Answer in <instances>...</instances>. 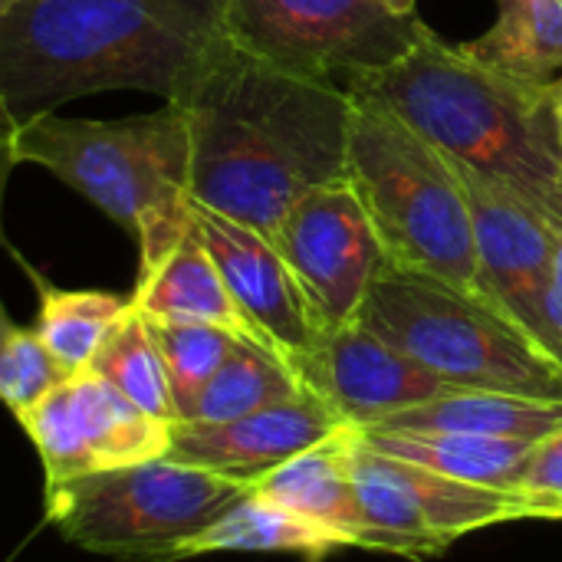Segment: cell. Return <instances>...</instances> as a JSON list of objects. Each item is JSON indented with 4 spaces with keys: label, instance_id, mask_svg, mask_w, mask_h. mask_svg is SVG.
Listing matches in <instances>:
<instances>
[{
    "label": "cell",
    "instance_id": "6da1fadb",
    "mask_svg": "<svg viewBox=\"0 0 562 562\" xmlns=\"http://www.w3.org/2000/svg\"><path fill=\"white\" fill-rule=\"evenodd\" d=\"M175 105L191 132V198L267 240L303 194L349 175V89L234 40Z\"/></svg>",
    "mask_w": 562,
    "mask_h": 562
},
{
    "label": "cell",
    "instance_id": "7a4b0ae2",
    "mask_svg": "<svg viewBox=\"0 0 562 562\" xmlns=\"http://www.w3.org/2000/svg\"><path fill=\"white\" fill-rule=\"evenodd\" d=\"M227 40V0H3L0 95L20 125L105 89L181 102Z\"/></svg>",
    "mask_w": 562,
    "mask_h": 562
},
{
    "label": "cell",
    "instance_id": "3957f363",
    "mask_svg": "<svg viewBox=\"0 0 562 562\" xmlns=\"http://www.w3.org/2000/svg\"><path fill=\"white\" fill-rule=\"evenodd\" d=\"M382 99L438 151L517 194L562 234V122L557 89L501 72L428 33L398 63L349 86Z\"/></svg>",
    "mask_w": 562,
    "mask_h": 562
},
{
    "label": "cell",
    "instance_id": "277c9868",
    "mask_svg": "<svg viewBox=\"0 0 562 562\" xmlns=\"http://www.w3.org/2000/svg\"><path fill=\"white\" fill-rule=\"evenodd\" d=\"M20 161L40 165L89 198L138 240L145 280L191 231V132L181 105L128 119H63L20 125Z\"/></svg>",
    "mask_w": 562,
    "mask_h": 562
},
{
    "label": "cell",
    "instance_id": "5b68a950",
    "mask_svg": "<svg viewBox=\"0 0 562 562\" xmlns=\"http://www.w3.org/2000/svg\"><path fill=\"white\" fill-rule=\"evenodd\" d=\"M349 95V181L389 263L494 306L481 280L471 204L451 158L382 99Z\"/></svg>",
    "mask_w": 562,
    "mask_h": 562
},
{
    "label": "cell",
    "instance_id": "8992f818",
    "mask_svg": "<svg viewBox=\"0 0 562 562\" xmlns=\"http://www.w3.org/2000/svg\"><path fill=\"white\" fill-rule=\"evenodd\" d=\"M359 326L454 389L562 402V366L494 306L431 277L382 270Z\"/></svg>",
    "mask_w": 562,
    "mask_h": 562
},
{
    "label": "cell",
    "instance_id": "52a82bcc",
    "mask_svg": "<svg viewBox=\"0 0 562 562\" xmlns=\"http://www.w3.org/2000/svg\"><path fill=\"white\" fill-rule=\"evenodd\" d=\"M250 491L247 481L155 458L46 487V524L79 550L135 562L175 553Z\"/></svg>",
    "mask_w": 562,
    "mask_h": 562
},
{
    "label": "cell",
    "instance_id": "ba28073f",
    "mask_svg": "<svg viewBox=\"0 0 562 562\" xmlns=\"http://www.w3.org/2000/svg\"><path fill=\"white\" fill-rule=\"evenodd\" d=\"M227 33L286 72L349 89L398 63L431 26L382 0H227Z\"/></svg>",
    "mask_w": 562,
    "mask_h": 562
},
{
    "label": "cell",
    "instance_id": "9c48e42d",
    "mask_svg": "<svg viewBox=\"0 0 562 562\" xmlns=\"http://www.w3.org/2000/svg\"><path fill=\"white\" fill-rule=\"evenodd\" d=\"M270 244L290 267L323 336L356 323L372 283L392 267L349 175L303 194Z\"/></svg>",
    "mask_w": 562,
    "mask_h": 562
},
{
    "label": "cell",
    "instance_id": "30bf717a",
    "mask_svg": "<svg viewBox=\"0 0 562 562\" xmlns=\"http://www.w3.org/2000/svg\"><path fill=\"white\" fill-rule=\"evenodd\" d=\"M16 422L43 461L46 487L168 458L175 425L145 415L89 369L69 375Z\"/></svg>",
    "mask_w": 562,
    "mask_h": 562
},
{
    "label": "cell",
    "instance_id": "8fae6325",
    "mask_svg": "<svg viewBox=\"0 0 562 562\" xmlns=\"http://www.w3.org/2000/svg\"><path fill=\"white\" fill-rule=\"evenodd\" d=\"M451 165L471 204L481 280L494 310L562 366L560 339L550 316L557 231L504 184L458 158H451Z\"/></svg>",
    "mask_w": 562,
    "mask_h": 562
},
{
    "label": "cell",
    "instance_id": "7c38bea8",
    "mask_svg": "<svg viewBox=\"0 0 562 562\" xmlns=\"http://www.w3.org/2000/svg\"><path fill=\"white\" fill-rule=\"evenodd\" d=\"M191 227L214 257L234 303L254 326L257 339L273 356H280L300 379V369L316 352L323 333L313 323V313L280 250L260 231L224 217L221 211H211L194 198Z\"/></svg>",
    "mask_w": 562,
    "mask_h": 562
},
{
    "label": "cell",
    "instance_id": "4fadbf2b",
    "mask_svg": "<svg viewBox=\"0 0 562 562\" xmlns=\"http://www.w3.org/2000/svg\"><path fill=\"white\" fill-rule=\"evenodd\" d=\"M300 382L352 428H372L454 389L359 323L326 333Z\"/></svg>",
    "mask_w": 562,
    "mask_h": 562
},
{
    "label": "cell",
    "instance_id": "5bb4252c",
    "mask_svg": "<svg viewBox=\"0 0 562 562\" xmlns=\"http://www.w3.org/2000/svg\"><path fill=\"white\" fill-rule=\"evenodd\" d=\"M339 428L346 422L333 408L316 395H300L231 422H175L168 458L254 484Z\"/></svg>",
    "mask_w": 562,
    "mask_h": 562
},
{
    "label": "cell",
    "instance_id": "9a60e30c",
    "mask_svg": "<svg viewBox=\"0 0 562 562\" xmlns=\"http://www.w3.org/2000/svg\"><path fill=\"white\" fill-rule=\"evenodd\" d=\"M352 441H356V428L346 425L333 438L260 474L250 484V491L336 533L346 547H362L366 527L356 504L352 468H349Z\"/></svg>",
    "mask_w": 562,
    "mask_h": 562
},
{
    "label": "cell",
    "instance_id": "2e32d148",
    "mask_svg": "<svg viewBox=\"0 0 562 562\" xmlns=\"http://www.w3.org/2000/svg\"><path fill=\"white\" fill-rule=\"evenodd\" d=\"M132 306L148 319H171V323H204L227 329L231 336L244 342H257L254 326L234 303L214 257L201 244L198 231L191 227L184 240L165 257L161 267H155L145 280L135 283V293L128 296ZM267 349V346H263Z\"/></svg>",
    "mask_w": 562,
    "mask_h": 562
},
{
    "label": "cell",
    "instance_id": "e0dca14e",
    "mask_svg": "<svg viewBox=\"0 0 562 562\" xmlns=\"http://www.w3.org/2000/svg\"><path fill=\"white\" fill-rule=\"evenodd\" d=\"M372 428L385 431H454L477 438H507V441H543L562 428V402L451 389L448 395L405 408Z\"/></svg>",
    "mask_w": 562,
    "mask_h": 562
},
{
    "label": "cell",
    "instance_id": "ac0fdd59",
    "mask_svg": "<svg viewBox=\"0 0 562 562\" xmlns=\"http://www.w3.org/2000/svg\"><path fill=\"white\" fill-rule=\"evenodd\" d=\"M349 468H352L356 504H359L362 527H366L362 550L395 553L405 560H431L448 550V543L428 530L412 497V487L402 474V464L369 448L359 428H356Z\"/></svg>",
    "mask_w": 562,
    "mask_h": 562
},
{
    "label": "cell",
    "instance_id": "d6986e66",
    "mask_svg": "<svg viewBox=\"0 0 562 562\" xmlns=\"http://www.w3.org/2000/svg\"><path fill=\"white\" fill-rule=\"evenodd\" d=\"M359 435L379 454L415 464L422 471H435L471 484H491V487H520L524 468L533 451L530 441L477 438V435H454V431L359 428Z\"/></svg>",
    "mask_w": 562,
    "mask_h": 562
},
{
    "label": "cell",
    "instance_id": "ffe728a7",
    "mask_svg": "<svg viewBox=\"0 0 562 562\" xmlns=\"http://www.w3.org/2000/svg\"><path fill=\"white\" fill-rule=\"evenodd\" d=\"M339 547L346 543L336 533L296 517L293 510L260 497L257 491H247L211 527L191 537L175 553V562L204 553H300L310 562H319Z\"/></svg>",
    "mask_w": 562,
    "mask_h": 562
},
{
    "label": "cell",
    "instance_id": "44dd1931",
    "mask_svg": "<svg viewBox=\"0 0 562 562\" xmlns=\"http://www.w3.org/2000/svg\"><path fill=\"white\" fill-rule=\"evenodd\" d=\"M474 59L537 86L562 79V0H497V23L461 43Z\"/></svg>",
    "mask_w": 562,
    "mask_h": 562
},
{
    "label": "cell",
    "instance_id": "7402d4cb",
    "mask_svg": "<svg viewBox=\"0 0 562 562\" xmlns=\"http://www.w3.org/2000/svg\"><path fill=\"white\" fill-rule=\"evenodd\" d=\"M36 286L40 313L33 333L69 375L86 372L109 333L128 313L132 300L102 290H59L43 280H36Z\"/></svg>",
    "mask_w": 562,
    "mask_h": 562
},
{
    "label": "cell",
    "instance_id": "603a6c76",
    "mask_svg": "<svg viewBox=\"0 0 562 562\" xmlns=\"http://www.w3.org/2000/svg\"><path fill=\"white\" fill-rule=\"evenodd\" d=\"M300 395L310 392L280 356L240 339L181 422H231Z\"/></svg>",
    "mask_w": 562,
    "mask_h": 562
},
{
    "label": "cell",
    "instance_id": "cb8c5ba5",
    "mask_svg": "<svg viewBox=\"0 0 562 562\" xmlns=\"http://www.w3.org/2000/svg\"><path fill=\"white\" fill-rule=\"evenodd\" d=\"M89 372L105 379L119 395H125L145 415L161 418V422H178L161 352L151 339L148 319L135 306H128V313L109 333Z\"/></svg>",
    "mask_w": 562,
    "mask_h": 562
},
{
    "label": "cell",
    "instance_id": "d4e9b609",
    "mask_svg": "<svg viewBox=\"0 0 562 562\" xmlns=\"http://www.w3.org/2000/svg\"><path fill=\"white\" fill-rule=\"evenodd\" d=\"M148 319V316H145ZM151 339L161 352L171 398L178 422L188 415L194 398L204 392V385L214 379V372L224 366V359L240 342L227 329L204 326V323H171V319H148Z\"/></svg>",
    "mask_w": 562,
    "mask_h": 562
},
{
    "label": "cell",
    "instance_id": "484cf974",
    "mask_svg": "<svg viewBox=\"0 0 562 562\" xmlns=\"http://www.w3.org/2000/svg\"><path fill=\"white\" fill-rule=\"evenodd\" d=\"M66 379L69 372L53 359L33 329L13 326V333L0 342V402L16 418L40 405Z\"/></svg>",
    "mask_w": 562,
    "mask_h": 562
},
{
    "label": "cell",
    "instance_id": "4316f807",
    "mask_svg": "<svg viewBox=\"0 0 562 562\" xmlns=\"http://www.w3.org/2000/svg\"><path fill=\"white\" fill-rule=\"evenodd\" d=\"M520 491L562 504V428L533 445L530 461L520 477Z\"/></svg>",
    "mask_w": 562,
    "mask_h": 562
},
{
    "label": "cell",
    "instance_id": "83f0119b",
    "mask_svg": "<svg viewBox=\"0 0 562 562\" xmlns=\"http://www.w3.org/2000/svg\"><path fill=\"white\" fill-rule=\"evenodd\" d=\"M16 135H20V119L10 112V105H7L3 95H0V207H3V191H7L10 171L20 165ZM0 234H3V231H0Z\"/></svg>",
    "mask_w": 562,
    "mask_h": 562
},
{
    "label": "cell",
    "instance_id": "f1b7e54d",
    "mask_svg": "<svg viewBox=\"0 0 562 562\" xmlns=\"http://www.w3.org/2000/svg\"><path fill=\"white\" fill-rule=\"evenodd\" d=\"M389 10H395V13H415V3L418 0H382Z\"/></svg>",
    "mask_w": 562,
    "mask_h": 562
},
{
    "label": "cell",
    "instance_id": "f546056e",
    "mask_svg": "<svg viewBox=\"0 0 562 562\" xmlns=\"http://www.w3.org/2000/svg\"><path fill=\"white\" fill-rule=\"evenodd\" d=\"M10 333H13V323H10V316H7V310H3V303H0V342H3Z\"/></svg>",
    "mask_w": 562,
    "mask_h": 562
},
{
    "label": "cell",
    "instance_id": "4dcf8cb0",
    "mask_svg": "<svg viewBox=\"0 0 562 562\" xmlns=\"http://www.w3.org/2000/svg\"><path fill=\"white\" fill-rule=\"evenodd\" d=\"M557 89V109H560V122H562V79L553 86Z\"/></svg>",
    "mask_w": 562,
    "mask_h": 562
},
{
    "label": "cell",
    "instance_id": "1f68e13d",
    "mask_svg": "<svg viewBox=\"0 0 562 562\" xmlns=\"http://www.w3.org/2000/svg\"><path fill=\"white\" fill-rule=\"evenodd\" d=\"M0 3H3V0H0Z\"/></svg>",
    "mask_w": 562,
    "mask_h": 562
}]
</instances>
